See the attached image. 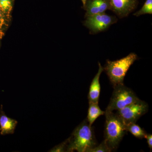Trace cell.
I'll return each instance as SVG.
<instances>
[{
	"mask_svg": "<svg viewBox=\"0 0 152 152\" xmlns=\"http://www.w3.org/2000/svg\"><path fill=\"white\" fill-rule=\"evenodd\" d=\"M104 140L111 151L118 147L125 135L127 132L126 125L116 113L106 110Z\"/></svg>",
	"mask_w": 152,
	"mask_h": 152,
	"instance_id": "obj_1",
	"label": "cell"
},
{
	"mask_svg": "<svg viewBox=\"0 0 152 152\" xmlns=\"http://www.w3.org/2000/svg\"><path fill=\"white\" fill-rule=\"evenodd\" d=\"M11 21L7 18L2 11L0 9V38L2 39L8 28Z\"/></svg>",
	"mask_w": 152,
	"mask_h": 152,
	"instance_id": "obj_14",
	"label": "cell"
},
{
	"mask_svg": "<svg viewBox=\"0 0 152 152\" xmlns=\"http://www.w3.org/2000/svg\"><path fill=\"white\" fill-rule=\"evenodd\" d=\"M148 110V104L140 99L124 108L117 110L116 113L127 125L136 123L141 117L146 113Z\"/></svg>",
	"mask_w": 152,
	"mask_h": 152,
	"instance_id": "obj_5",
	"label": "cell"
},
{
	"mask_svg": "<svg viewBox=\"0 0 152 152\" xmlns=\"http://www.w3.org/2000/svg\"><path fill=\"white\" fill-rule=\"evenodd\" d=\"M126 129L127 132H130L133 135L139 139L145 138L147 134L142 128L136 124V123L127 125Z\"/></svg>",
	"mask_w": 152,
	"mask_h": 152,
	"instance_id": "obj_13",
	"label": "cell"
},
{
	"mask_svg": "<svg viewBox=\"0 0 152 152\" xmlns=\"http://www.w3.org/2000/svg\"><path fill=\"white\" fill-rule=\"evenodd\" d=\"M110 150L107 145V144L104 140L102 142L97 146H95L94 148L89 149L87 150L86 152H110Z\"/></svg>",
	"mask_w": 152,
	"mask_h": 152,
	"instance_id": "obj_16",
	"label": "cell"
},
{
	"mask_svg": "<svg viewBox=\"0 0 152 152\" xmlns=\"http://www.w3.org/2000/svg\"><path fill=\"white\" fill-rule=\"evenodd\" d=\"M96 144L92 128L87 120H85L74 130L69 137L67 152H86Z\"/></svg>",
	"mask_w": 152,
	"mask_h": 152,
	"instance_id": "obj_2",
	"label": "cell"
},
{
	"mask_svg": "<svg viewBox=\"0 0 152 152\" xmlns=\"http://www.w3.org/2000/svg\"><path fill=\"white\" fill-rule=\"evenodd\" d=\"M137 59V55L132 53L117 61L107 60L104 71H105L113 87L124 84V80L128 70Z\"/></svg>",
	"mask_w": 152,
	"mask_h": 152,
	"instance_id": "obj_3",
	"label": "cell"
},
{
	"mask_svg": "<svg viewBox=\"0 0 152 152\" xmlns=\"http://www.w3.org/2000/svg\"><path fill=\"white\" fill-rule=\"evenodd\" d=\"M1 38H0V46H1Z\"/></svg>",
	"mask_w": 152,
	"mask_h": 152,
	"instance_id": "obj_20",
	"label": "cell"
},
{
	"mask_svg": "<svg viewBox=\"0 0 152 152\" xmlns=\"http://www.w3.org/2000/svg\"><path fill=\"white\" fill-rule=\"evenodd\" d=\"M69 138L65 140L61 143L59 144L52 148L50 152H67V148L68 143H69Z\"/></svg>",
	"mask_w": 152,
	"mask_h": 152,
	"instance_id": "obj_17",
	"label": "cell"
},
{
	"mask_svg": "<svg viewBox=\"0 0 152 152\" xmlns=\"http://www.w3.org/2000/svg\"><path fill=\"white\" fill-rule=\"evenodd\" d=\"M89 106L88 110L87 121L89 124L92 125L97 119L101 115H104L105 112L103 111L99 107L98 104L93 102H89Z\"/></svg>",
	"mask_w": 152,
	"mask_h": 152,
	"instance_id": "obj_11",
	"label": "cell"
},
{
	"mask_svg": "<svg viewBox=\"0 0 152 152\" xmlns=\"http://www.w3.org/2000/svg\"><path fill=\"white\" fill-rule=\"evenodd\" d=\"M82 3L83 4V7H84L85 4H86V2L87 0H81Z\"/></svg>",
	"mask_w": 152,
	"mask_h": 152,
	"instance_id": "obj_19",
	"label": "cell"
},
{
	"mask_svg": "<svg viewBox=\"0 0 152 152\" xmlns=\"http://www.w3.org/2000/svg\"><path fill=\"white\" fill-rule=\"evenodd\" d=\"M99 70L91 83L88 95L89 102L98 104L100 94L101 86L99 79L101 74L104 71V67L99 62Z\"/></svg>",
	"mask_w": 152,
	"mask_h": 152,
	"instance_id": "obj_9",
	"label": "cell"
},
{
	"mask_svg": "<svg viewBox=\"0 0 152 152\" xmlns=\"http://www.w3.org/2000/svg\"><path fill=\"white\" fill-rule=\"evenodd\" d=\"M113 88V95L106 110H118L140 99L132 90L124 84L117 85Z\"/></svg>",
	"mask_w": 152,
	"mask_h": 152,
	"instance_id": "obj_4",
	"label": "cell"
},
{
	"mask_svg": "<svg viewBox=\"0 0 152 152\" xmlns=\"http://www.w3.org/2000/svg\"><path fill=\"white\" fill-rule=\"evenodd\" d=\"M18 122L16 120L8 117L3 111V106L0 110V131L1 134L5 135L13 134L15 132Z\"/></svg>",
	"mask_w": 152,
	"mask_h": 152,
	"instance_id": "obj_10",
	"label": "cell"
},
{
	"mask_svg": "<svg viewBox=\"0 0 152 152\" xmlns=\"http://www.w3.org/2000/svg\"><path fill=\"white\" fill-rule=\"evenodd\" d=\"M15 0H0V9L10 21L12 20V12Z\"/></svg>",
	"mask_w": 152,
	"mask_h": 152,
	"instance_id": "obj_12",
	"label": "cell"
},
{
	"mask_svg": "<svg viewBox=\"0 0 152 152\" xmlns=\"http://www.w3.org/2000/svg\"><path fill=\"white\" fill-rule=\"evenodd\" d=\"M86 18L84 25L89 29L92 34L103 31L117 22L115 17L109 15L105 13L89 16Z\"/></svg>",
	"mask_w": 152,
	"mask_h": 152,
	"instance_id": "obj_6",
	"label": "cell"
},
{
	"mask_svg": "<svg viewBox=\"0 0 152 152\" xmlns=\"http://www.w3.org/2000/svg\"><path fill=\"white\" fill-rule=\"evenodd\" d=\"M147 140V142H148V146L149 147L151 151L152 149V135L151 134H147L145 138Z\"/></svg>",
	"mask_w": 152,
	"mask_h": 152,
	"instance_id": "obj_18",
	"label": "cell"
},
{
	"mask_svg": "<svg viewBox=\"0 0 152 152\" xmlns=\"http://www.w3.org/2000/svg\"><path fill=\"white\" fill-rule=\"evenodd\" d=\"M152 14V0H146L142 8L134 14V15L139 17L145 14Z\"/></svg>",
	"mask_w": 152,
	"mask_h": 152,
	"instance_id": "obj_15",
	"label": "cell"
},
{
	"mask_svg": "<svg viewBox=\"0 0 152 152\" xmlns=\"http://www.w3.org/2000/svg\"><path fill=\"white\" fill-rule=\"evenodd\" d=\"M111 10L121 18L128 16L137 7L138 0H110Z\"/></svg>",
	"mask_w": 152,
	"mask_h": 152,
	"instance_id": "obj_7",
	"label": "cell"
},
{
	"mask_svg": "<svg viewBox=\"0 0 152 152\" xmlns=\"http://www.w3.org/2000/svg\"><path fill=\"white\" fill-rule=\"evenodd\" d=\"M83 9L86 11V17L102 14L110 9V0H87Z\"/></svg>",
	"mask_w": 152,
	"mask_h": 152,
	"instance_id": "obj_8",
	"label": "cell"
}]
</instances>
